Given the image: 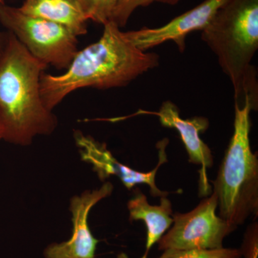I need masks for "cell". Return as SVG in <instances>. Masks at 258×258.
<instances>
[{
	"mask_svg": "<svg viewBox=\"0 0 258 258\" xmlns=\"http://www.w3.org/2000/svg\"><path fill=\"white\" fill-rule=\"evenodd\" d=\"M159 64L157 54L139 50L114 22H109L98 41L76 52L64 74H42L40 94L52 111L76 90L123 87Z\"/></svg>",
	"mask_w": 258,
	"mask_h": 258,
	"instance_id": "6da1fadb",
	"label": "cell"
},
{
	"mask_svg": "<svg viewBox=\"0 0 258 258\" xmlns=\"http://www.w3.org/2000/svg\"><path fill=\"white\" fill-rule=\"evenodd\" d=\"M47 66L11 32L6 33L0 56V129L5 142L28 146L37 136L55 131L57 118L40 94V79Z\"/></svg>",
	"mask_w": 258,
	"mask_h": 258,
	"instance_id": "7a4b0ae2",
	"label": "cell"
},
{
	"mask_svg": "<svg viewBox=\"0 0 258 258\" xmlns=\"http://www.w3.org/2000/svg\"><path fill=\"white\" fill-rule=\"evenodd\" d=\"M202 40L230 79L235 105L248 100L257 110V73L251 62L258 48V0H228L202 30Z\"/></svg>",
	"mask_w": 258,
	"mask_h": 258,
	"instance_id": "3957f363",
	"label": "cell"
},
{
	"mask_svg": "<svg viewBox=\"0 0 258 258\" xmlns=\"http://www.w3.org/2000/svg\"><path fill=\"white\" fill-rule=\"evenodd\" d=\"M252 110L248 100L235 105L233 134L214 181L219 216L237 227L258 212V160L249 141Z\"/></svg>",
	"mask_w": 258,
	"mask_h": 258,
	"instance_id": "277c9868",
	"label": "cell"
},
{
	"mask_svg": "<svg viewBox=\"0 0 258 258\" xmlns=\"http://www.w3.org/2000/svg\"><path fill=\"white\" fill-rule=\"evenodd\" d=\"M0 23L32 56L57 69H67L78 52V39L66 27L0 3Z\"/></svg>",
	"mask_w": 258,
	"mask_h": 258,
	"instance_id": "5b68a950",
	"label": "cell"
},
{
	"mask_svg": "<svg viewBox=\"0 0 258 258\" xmlns=\"http://www.w3.org/2000/svg\"><path fill=\"white\" fill-rule=\"evenodd\" d=\"M217 205L212 193L191 211L172 214L173 226L158 242L159 249L222 248L224 239L237 227L217 216Z\"/></svg>",
	"mask_w": 258,
	"mask_h": 258,
	"instance_id": "8992f818",
	"label": "cell"
},
{
	"mask_svg": "<svg viewBox=\"0 0 258 258\" xmlns=\"http://www.w3.org/2000/svg\"><path fill=\"white\" fill-rule=\"evenodd\" d=\"M74 139L79 147L83 161L93 166V170L98 174L100 179L104 180L111 175L118 176L125 187L132 189L137 184H148L150 187L151 195L154 197H166V191L157 187L155 183L156 174L161 164L167 161L166 148L169 144L167 139L158 142L159 164L155 169L148 173L134 170L124 164H120L108 150L106 144L97 142L92 137L84 135L81 132H75Z\"/></svg>",
	"mask_w": 258,
	"mask_h": 258,
	"instance_id": "52a82bcc",
	"label": "cell"
},
{
	"mask_svg": "<svg viewBox=\"0 0 258 258\" xmlns=\"http://www.w3.org/2000/svg\"><path fill=\"white\" fill-rule=\"evenodd\" d=\"M113 186L107 181L98 189L85 191L74 196L70 203L72 214L73 233L71 239L61 243H52L44 251L45 258H96L98 241L88 225V215L91 209L103 199L113 192Z\"/></svg>",
	"mask_w": 258,
	"mask_h": 258,
	"instance_id": "ba28073f",
	"label": "cell"
},
{
	"mask_svg": "<svg viewBox=\"0 0 258 258\" xmlns=\"http://www.w3.org/2000/svg\"><path fill=\"white\" fill-rule=\"evenodd\" d=\"M228 0H206L196 8L174 18L164 26L123 32L125 37L139 50L147 52L167 41H173L179 52L186 47V37L196 30H203Z\"/></svg>",
	"mask_w": 258,
	"mask_h": 258,
	"instance_id": "9c48e42d",
	"label": "cell"
},
{
	"mask_svg": "<svg viewBox=\"0 0 258 258\" xmlns=\"http://www.w3.org/2000/svg\"><path fill=\"white\" fill-rule=\"evenodd\" d=\"M140 114L156 115L163 126L176 129L179 134L189 155V162L202 166L200 171V194L204 196L210 193L207 169L213 165L211 150L200 138V134L208 130L210 122L205 117L196 116L189 119L180 117L179 108L170 101L164 102L157 112L139 111Z\"/></svg>",
	"mask_w": 258,
	"mask_h": 258,
	"instance_id": "30bf717a",
	"label": "cell"
},
{
	"mask_svg": "<svg viewBox=\"0 0 258 258\" xmlns=\"http://www.w3.org/2000/svg\"><path fill=\"white\" fill-rule=\"evenodd\" d=\"M129 220H142L147 230L145 253L141 258H147L149 250L164 235L173 224L172 206L166 197L161 198L159 205H149L147 198L139 189L134 191V196L128 203ZM118 258H128L120 254Z\"/></svg>",
	"mask_w": 258,
	"mask_h": 258,
	"instance_id": "8fae6325",
	"label": "cell"
},
{
	"mask_svg": "<svg viewBox=\"0 0 258 258\" xmlns=\"http://www.w3.org/2000/svg\"><path fill=\"white\" fill-rule=\"evenodd\" d=\"M19 8L25 14L66 27L77 37L87 32L88 18L78 0H25Z\"/></svg>",
	"mask_w": 258,
	"mask_h": 258,
	"instance_id": "7c38bea8",
	"label": "cell"
},
{
	"mask_svg": "<svg viewBox=\"0 0 258 258\" xmlns=\"http://www.w3.org/2000/svg\"><path fill=\"white\" fill-rule=\"evenodd\" d=\"M88 20L105 24L113 21L115 9L120 0H78Z\"/></svg>",
	"mask_w": 258,
	"mask_h": 258,
	"instance_id": "4fadbf2b",
	"label": "cell"
},
{
	"mask_svg": "<svg viewBox=\"0 0 258 258\" xmlns=\"http://www.w3.org/2000/svg\"><path fill=\"white\" fill-rule=\"evenodd\" d=\"M158 258H240V249L222 248L215 249H175L164 250Z\"/></svg>",
	"mask_w": 258,
	"mask_h": 258,
	"instance_id": "5bb4252c",
	"label": "cell"
},
{
	"mask_svg": "<svg viewBox=\"0 0 258 258\" xmlns=\"http://www.w3.org/2000/svg\"><path fill=\"white\" fill-rule=\"evenodd\" d=\"M179 0H120L115 9L113 22L119 28L124 26L131 15L139 7H147L153 3H161L174 5Z\"/></svg>",
	"mask_w": 258,
	"mask_h": 258,
	"instance_id": "9a60e30c",
	"label": "cell"
},
{
	"mask_svg": "<svg viewBox=\"0 0 258 258\" xmlns=\"http://www.w3.org/2000/svg\"><path fill=\"white\" fill-rule=\"evenodd\" d=\"M5 35L6 34L3 35V34L0 33V56L2 55V52H3L5 46Z\"/></svg>",
	"mask_w": 258,
	"mask_h": 258,
	"instance_id": "2e32d148",
	"label": "cell"
},
{
	"mask_svg": "<svg viewBox=\"0 0 258 258\" xmlns=\"http://www.w3.org/2000/svg\"><path fill=\"white\" fill-rule=\"evenodd\" d=\"M2 139H3V136H2L1 129H0V141H1Z\"/></svg>",
	"mask_w": 258,
	"mask_h": 258,
	"instance_id": "e0dca14e",
	"label": "cell"
},
{
	"mask_svg": "<svg viewBox=\"0 0 258 258\" xmlns=\"http://www.w3.org/2000/svg\"><path fill=\"white\" fill-rule=\"evenodd\" d=\"M0 3H5V0H0Z\"/></svg>",
	"mask_w": 258,
	"mask_h": 258,
	"instance_id": "ac0fdd59",
	"label": "cell"
},
{
	"mask_svg": "<svg viewBox=\"0 0 258 258\" xmlns=\"http://www.w3.org/2000/svg\"><path fill=\"white\" fill-rule=\"evenodd\" d=\"M257 257H254L253 258H257Z\"/></svg>",
	"mask_w": 258,
	"mask_h": 258,
	"instance_id": "d6986e66",
	"label": "cell"
}]
</instances>
